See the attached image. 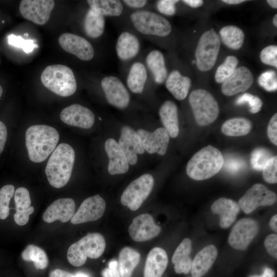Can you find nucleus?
Wrapping results in <instances>:
<instances>
[{
	"label": "nucleus",
	"instance_id": "obj_1",
	"mask_svg": "<svg viewBox=\"0 0 277 277\" xmlns=\"http://www.w3.org/2000/svg\"><path fill=\"white\" fill-rule=\"evenodd\" d=\"M59 138L58 131L52 127L45 125L29 127L25 139L30 160L34 163L44 161L56 148Z\"/></svg>",
	"mask_w": 277,
	"mask_h": 277
},
{
	"label": "nucleus",
	"instance_id": "obj_2",
	"mask_svg": "<svg viewBox=\"0 0 277 277\" xmlns=\"http://www.w3.org/2000/svg\"><path fill=\"white\" fill-rule=\"evenodd\" d=\"M75 160L73 148L68 144L61 143L56 147L47 162L45 173L49 184L60 188L68 182Z\"/></svg>",
	"mask_w": 277,
	"mask_h": 277
},
{
	"label": "nucleus",
	"instance_id": "obj_3",
	"mask_svg": "<svg viewBox=\"0 0 277 277\" xmlns=\"http://www.w3.org/2000/svg\"><path fill=\"white\" fill-rule=\"evenodd\" d=\"M224 161L221 151L215 147L208 145L193 155L187 165L186 173L193 180H206L221 170Z\"/></svg>",
	"mask_w": 277,
	"mask_h": 277
},
{
	"label": "nucleus",
	"instance_id": "obj_4",
	"mask_svg": "<svg viewBox=\"0 0 277 277\" xmlns=\"http://www.w3.org/2000/svg\"><path fill=\"white\" fill-rule=\"evenodd\" d=\"M41 80L45 87L61 96L72 95L76 90L74 73L65 65L56 64L47 66L42 73Z\"/></svg>",
	"mask_w": 277,
	"mask_h": 277
},
{
	"label": "nucleus",
	"instance_id": "obj_5",
	"mask_svg": "<svg viewBox=\"0 0 277 277\" xmlns=\"http://www.w3.org/2000/svg\"><path fill=\"white\" fill-rule=\"evenodd\" d=\"M106 243L99 233H90L72 244L67 251V260L75 267L83 265L87 258L97 259L104 253Z\"/></svg>",
	"mask_w": 277,
	"mask_h": 277
},
{
	"label": "nucleus",
	"instance_id": "obj_6",
	"mask_svg": "<svg viewBox=\"0 0 277 277\" xmlns=\"http://www.w3.org/2000/svg\"><path fill=\"white\" fill-rule=\"evenodd\" d=\"M189 102L198 125L207 126L217 118L218 103L208 91L202 89L193 90L189 95Z\"/></svg>",
	"mask_w": 277,
	"mask_h": 277
},
{
	"label": "nucleus",
	"instance_id": "obj_7",
	"mask_svg": "<svg viewBox=\"0 0 277 277\" xmlns=\"http://www.w3.org/2000/svg\"><path fill=\"white\" fill-rule=\"evenodd\" d=\"M130 19L135 28L144 34L164 37L171 31V25L167 19L150 11H135L130 15Z\"/></svg>",
	"mask_w": 277,
	"mask_h": 277
},
{
	"label": "nucleus",
	"instance_id": "obj_8",
	"mask_svg": "<svg viewBox=\"0 0 277 277\" xmlns=\"http://www.w3.org/2000/svg\"><path fill=\"white\" fill-rule=\"evenodd\" d=\"M220 46V38L213 28L201 35L195 50L196 64L200 70L207 71L212 69L216 61Z\"/></svg>",
	"mask_w": 277,
	"mask_h": 277
},
{
	"label": "nucleus",
	"instance_id": "obj_9",
	"mask_svg": "<svg viewBox=\"0 0 277 277\" xmlns=\"http://www.w3.org/2000/svg\"><path fill=\"white\" fill-rule=\"evenodd\" d=\"M154 186V179L148 173L133 181L125 189L121 202L132 211L137 210L150 194Z\"/></svg>",
	"mask_w": 277,
	"mask_h": 277
},
{
	"label": "nucleus",
	"instance_id": "obj_10",
	"mask_svg": "<svg viewBox=\"0 0 277 277\" xmlns=\"http://www.w3.org/2000/svg\"><path fill=\"white\" fill-rule=\"evenodd\" d=\"M276 195L265 185L257 183L248 189L239 200L240 208L247 214L259 206H271L276 201Z\"/></svg>",
	"mask_w": 277,
	"mask_h": 277
},
{
	"label": "nucleus",
	"instance_id": "obj_11",
	"mask_svg": "<svg viewBox=\"0 0 277 277\" xmlns=\"http://www.w3.org/2000/svg\"><path fill=\"white\" fill-rule=\"evenodd\" d=\"M259 231L258 222L250 218L239 220L233 226L228 236V243L233 248L245 250Z\"/></svg>",
	"mask_w": 277,
	"mask_h": 277
},
{
	"label": "nucleus",
	"instance_id": "obj_12",
	"mask_svg": "<svg viewBox=\"0 0 277 277\" xmlns=\"http://www.w3.org/2000/svg\"><path fill=\"white\" fill-rule=\"evenodd\" d=\"M55 2L52 0H23L19 8L25 18L43 25L49 20Z\"/></svg>",
	"mask_w": 277,
	"mask_h": 277
},
{
	"label": "nucleus",
	"instance_id": "obj_13",
	"mask_svg": "<svg viewBox=\"0 0 277 277\" xmlns=\"http://www.w3.org/2000/svg\"><path fill=\"white\" fill-rule=\"evenodd\" d=\"M105 208V202L100 195L88 197L82 202L72 217L71 223L79 224L96 221L103 215Z\"/></svg>",
	"mask_w": 277,
	"mask_h": 277
},
{
	"label": "nucleus",
	"instance_id": "obj_14",
	"mask_svg": "<svg viewBox=\"0 0 277 277\" xmlns=\"http://www.w3.org/2000/svg\"><path fill=\"white\" fill-rule=\"evenodd\" d=\"M101 86L110 104L120 109L128 106L130 94L119 78L114 76H105L101 81Z\"/></svg>",
	"mask_w": 277,
	"mask_h": 277
},
{
	"label": "nucleus",
	"instance_id": "obj_15",
	"mask_svg": "<svg viewBox=\"0 0 277 277\" xmlns=\"http://www.w3.org/2000/svg\"><path fill=\"white\" fill-rule=\"evenodd\" d=\"M161 231L160 227L155 224L153 217L148 213L134 218L128 228L130 238L135 242L150 240L158 235Z\"/></svg>",
	"mask_w": 277,
	"mask_h": 277
},
{
	"label": "nucleus",
	"instance_id": "obj_16",
	"mask_svg": "<svg viewBox=\"0 0 277 277\" xmlns=\"http://www.w3.org/2000/svg\"><path fill=\"white\" fill-rule=\"evenodd\" d=\"M58 43L65 51L75 55L81 60L89 61L94 56V49L91 44L79 35L69 33H63L60 36Z\"/></svg>",
	"mask_w": 277,
	"mask_h": 277
},
{
	"label": "nucleus",
	"instance_id": "obj_17",
	"mask_svg": "<svg viewBox=\"0 0 277 277\" xmlns=\"http://www.w3.org/2000/svg\"><path fill=\"white\" fill-rule=\"evenodd\" d=\"M137 133L141 138L144 150L148 153H157L161 155L166 153L169 142V135L164 128H158L152 132L140 129Z\"/></svg>",
	"mask_w": 277,
	"mask_h": 277
},
{
	"label": "nucleus",
	"instance_id": "obj_18",
	"mask_svg": "<svg viewBox=\"0 0 277 277\" xmlns=\"http://www.w3.org/2000/svg\"><path fill=\"white\" fill-rule=\"evenodd\" d=\"M60 118L64 123L83 129H89L93 125L95 117L88 108L74 104L65 108L60 114Z\"/></svg>",
	"mask_w": 277,
	"mask_h": 277
},
{
	"label": "nucleus",
	"instance_id": "obj_19",
	"mask_svg": "<svg viewBox=\"0 0 277 277\" xmlns=\"http://www.w3.org/2000/svg\"><path fill=\"white\" fill-rule=\"evenodd\" d=\"M118 143L125 154L129 164L132 165L136 164L137 154H142L145 152L139 135L128 126L122 128Z\"/></svg>",
	"mask_w": 277,
	"mask_h": 277
},
{
	"label": "nucleus",
	"instance_id": "obj_20",
	"mask_svg": "<svg viewBox=\"0 0 277 277\" xmlns=\"http://www.w3.org/2000/svg\"><path fill=\"white\" fill-rule=\"evenodd\" d=\"M252 72L246 67H240L227 80L222 83L221 90L227 96H232L248 90L252 85Z\"/></svg>",
	"mask_w": 277,
	"mask_h": 277
},
{
	"label": "nucleus",
	"instance_id": "obj_21",
	"mask_svg": "<svg viewBox=\"0 0 277 277\" xmlns=\"http://www.w3.org/2000/svg\"><path fill=\"white\" fill-rule=\"evenodd\" d=\"M75 205L70 198H61L54 201L45 211L43 220L51 223L56 220L66 223L71 220L75 213Z\"/></svg>",
	"mask_w": 277,
	"mask_h": 277
},
{
	"label": "nucleus",
	"instance_id": "obj_22",
	"mask_svg": "<svg viewBox=\"0 0 277 277\" xmlns=\"http://www.w3.org/2000/svg\"><path fill=\"white\" fill-rule=\"evenodd\" d=\"M105 149L109 160V173L115 175L126 173L129 170V164L118 143L114 139L109 138L105 142Z\"/></svg>",
	"mask_w": 277,
	"mask_h": 277
},
{
	"label": "nucleus",
	"instance_id": "obj_23",
	"mask_svg": "<svg viewBox=\"0 0 277 277\" xmlns=\"http://www.w3.org/2000/svg\"><path fill=\"white\" fill-rule=\"evenodd\" d=\"M211 210L213 214L219 215L220 226L227 228L235 221L240 208L234 201L221 197L212 204Z\"/></svg>",
	"mask_w": 277,
	"mask_h": 277
},
{
	"label": "nucleus",
	"instance_id": "obj_24",
	"mask_svg": "<svg viewBox=\"0 0 277 277\" xmlns=\"http://www.w3.org/2000/svg\"><path fill=\"white\" fill-rule=\"evenodd\" d=\"M217 256V250L213 245L201 249L192 261L191 273L192 277H202L212 266Z\"/></svg>",
	"mask_w": 277,
	"mask_h": 277
},
{
	"label": "nucleus",
	"instance_id": "obj_25",
	"mask_svg": "<svg viewBox=\"0 0 277 277\" xmlns=\"http://www.w3.org/2000/svg\"><path fill=\"white\" fill-rule=\"evenodd\" d=\"M168 262L166 252L160 247L152 249L147 256L144 268V277H161Z\"/></svg>",
	"mask_w": 277,
	"mask_h": 277
},
{
	"label": "nucleus",
	"instance_id": "obj_26",
	"mask_svg": "<svg viewBox=\"0 0 277 277\" xmlns=\"http://www.w3.org/2000/svg\"><path fill=\"white\" fill-rule=\"evenodd\" d=\"M192 243L188 238L184 239L175 249L172 257L174 270L177 274H188L191 269L192 259L190 254Z\"/></svg>",
	"mask_w": 277,
	"mask_h": 277
},
{
	"label": "nucleus",
	"instance_id": "obj_27",
	"mask_svg": "<svg viewBox=\"0 0 277 277\" xmlns=\"http://www.w3.org/2000/svg\"><path fill=\"white\" fill-rule=\"evenodd\" d=\"M159 115L164 128L170 136L176 137L179 133L177 108L172 101L167 100L161 106Z\"/></svg>",
	"mask_w": 277,
	"mask_h": 277
},
{
	"label": "nucleus",
	"instance_id": "obj_28",
	"mask_svg": "<svg viewBox=\"0 0 277 277\" xmlns=\"http://www.w3.org/2000/svg\"><path fill=\"white\" fill-rule=\"evenodd\" d=\"M140 48L139 40L133 34L124 31L118 36L116 51L121 60L126 61L132 58L137 54Z\"/></svg>",
	"mask_w": 277,
	"mask_h": 277
},
{
	"label": "nucleus",
	"instance_id": "obj_29",
	"mask_svg": "<svg viewBox=\"0 0 277 277\" xmlns=\"http://www.w3.org/2000/svg\"><path fill=\"white\" fill-rule=\"evenodd\" d=\"M165 85L176 99L181 101L188 95L191 80L189 77L182 75L179 71L173 70L167 77Z\"/></svg>",
	"mask_w": 277,
	"mask_h": 277
},
{
	"label": "nucleus",
	"instance_id": "obj_30",
	"mask_svg": "<svg viewBox=\"0 0 277 277\" xmlns=\"http://www.w3.org/2000/svg\"><path fill=\"white\" fill-rule=\"evenodd\" d=\"M141 259L140 253L135 249L125 247L118 255V267L122 277H131Z\"/></svg>",
	"mask_w": 277,
	"mask_h": 277
},
{
	"label": "nucleus",
	"instance_id": "obj_31",
	"mask_svg": "<svg viewBox=\"0 0 277 277\" xmlns=\"http://www.w3.org/2000/svg\"><path fill=\"white\" fill-rule=\"evenodd\" d=\"M146 61L154 81L157 84H162L167 76V70L163 53L157 50H152L148 54Z\"/></svg>",
	"mask_w": 277,
	"mask_h": 277
},
{
	"label": "nucleus",
	"instance_id": "obj_32",
	"mask_svg": "<svg viewBox=\"0 0 277 277\" xmlns=\"http://www.w3.org/2000/svg\"><path fill=\"white\" fill-rule=\"evenodd\" d=\"M147 79V73L144 65L135 62L131 66L127 78V84L131 92L138 94L143 92Z\"/></svg>",
	"mask_w": 277,
	"mask_h": 277
},
{
	"label": "nucleus",
	"instance_id": "obj_33",
	"mask_svg": "<svg viewBox=\"0 0 277 277\" xmlns=\"http://www.w3.org/2000/svg\"><path fill=\"white\" fill-rule=\"evenodd\" d=\"M104 16L90 9L86 13L84 20V29L90 37L97 38L102 35L105 29Z\"/></svg>",
	"mask_w": 277,
	"mask_h": 277
},
{
	"label": "nucleus",
	"instance_id": "obj_34",
	"mask_svg": "<svg viewBox=\"0 0 277 277\" xmlns=\"http://www.w3.org/2000/svg\"><path fill=\"white\" fill-rule=\"evenodd\" d=\"M251 127V123L248 119L235 117L225 121L222 126L221 131L227 136H240L248 134Z\"/></svg>",
	"mask_w": 277,
	"mask_h": 277
},
{
	"label": "nucleus",
	"instance_id": "obj_35",
	"mask_svg": "<svg viewBox=\"0 0 277 277\" xmlns=\"http://www.w3.org/2000/svg\"><path fill=\"white\" fill-rule=\"evenodd\" d=\"M90 9L103 16H118L123 12L122 2L117 0H88Z\"/></svg>",
	"mask_w": 277,
	"mask_h": 277
},
{
	"label": "nucleus",
	"instance_id": "obj_36",
	"mask_svg": "<svg viewBox=\"0 0 277 277\" xmlns=\"http://www.w3.org/2000/svg\"><path fill=\"white\" fill-rule=\"evenodd\" d=\"M219 33L222 41L227 47L238 50L242 46L245 34L239 27L233 25L226 26L223 27Z\"/></svg>",
	"mask_w": 277,
	"mask_h": 277
},
{
	"label": "nucleus",
	"instance_id": "obj_37",
	"mask_svg": "<svg viewBox=\"0 0 277 277\" xmlns=\"http://www.w3.org/2000/svg\"><path fill=\"white\" fill-rule=\"evenodd\" d=\"M22 259L31 261L37 269H45L48 265V259L45 251L34 245H29L22 253Z\"/></svg>",
	"mask_w": 277,
	"mask_h": 277
},
{
	"label": "nucleus",
	"instance_id": "obj_38",
	"mask_svg": "<svg viewBox=\"0 0 277 277\" xmlns=\"http://www.w3.org/2000/svg\"><path fill=\"white\" fill-rule=\"evenodd\" d=\"M239 63L238 58L233 55L226 57L224 62L216 69L214 78L218 83H223L233 74Z\"/></svg>",
	"mask_w": 277,
	"mask_h": 277
},
{
	"label": "nucleus",
	"instance_id": "obj_39",
	"mask_svg": "<svg viewBox=\"0 0 277 277\" xmlns=\"http://www.w3.org/2000/svg\"><path fill=\"white\" fill-rule=\"evenodd\" d=\"M15 192L13 185L8 184L0 189V219L5 220L9 214V203Z\"/></svg>",
	"mask_w": 277,
	"mask_h": 277
},
{
	"label": "nucleus",
	"instance_id": "obj_40",
	"mask_svg": "<svg viewBox=\"0 0 277 277\" xmlns=\"http://www.w3.org/2000/svg\"><path fill=\"white\" fill-rule=\"evenodd\" d=\"M271 157L270 152L267 149L263 148H256L251 154V165L256 170H262L267 161Z\"/></svg>",
	"mask_w": 277,
	"mask_h": 277
},
{
	"label": "nucleus",
	"instance_id": "obj_41",
	"mask_svg": "<svg viewBox=\"0 0 277 277\" xmlns=\"http://www.w3.org/2000/svg\"><path fill=\"white\" fill-rule=\"evenodd\" d=\"M248 103L250 110L252 113H256L260 111L263 105L262 100L256 95L245 93L236 99L235 103L237 105H242Z\"/></svg>",
	"mask_w": 277,
	"mask_h": 277
},
{
	"label": "nucleus",
	"instance_id": "obj_42",
	"mask_svg": "<svg viewBox=\"0 0 277 277\" xmlns=\"http://www.w3.org/2000/svg\"><path fill=\"white\" fill-rule=\"evenodd\" d=\"M258 81L259 85L267 91H274L277 89L276 74L273 70L263 72Z\"/></svg>",
	"mask_w": 277,
	"mask_h": 277
},
{
	"label": "nucleus",
	"instance_id": "obj_43",
	"mask_svg": "<svg viewBox=\"0 0 277 277\" xmlns=\"http://www.w3.org/2000/svg\"><path fill=\"white\" fill-rule=\"evenodd\" d=\"M263 177L267 183L275 184L277 182V156L270 157L263 168Z\"/></svg>",
	"mask_w": 277,
	"mask_h": 277
},
{
	"label": "nucleus",
	"instance_id": "obj_44",
	"mask_svg": "<svg viewBox=\"0 0 277 277\" xmlns=\"http://www.w3.org/2000/svg\"><path fill=\"white\" fill-rule=\"evenodd\" d=\"M8 42L9 45L22 49L26 53L32 52L38 45L32 39H24L21 36L13 34L8 36Z\"/></svg>",
	"mask_w": 277,
	"mask_h": 277
},
{
	"label": "nucleus",
	"instance_id": "obj_45",
	"mask_svg": "<svg viewBox=\"0 0 277 277\" xmlns=\"http://www.w3.org/2000/svg\"><path fill=\"white\" fill-rule=\"evenodd\" d=\"M15 210L25 209L31 206V201L28 189L25 187H19L14 192Z\"/></svg>",
	"mask_w": 277,
	"mask_h": 277
},
{
	"label": "nucleus",
	"instance_id": "obj_46",
	"mask_svg": "<svg viewBox=\"0 0 277 277\" xmlns=\"http://www.w3.org/2000/svg\"><path fill=\"white\" fill-rule=\"evenodd\" d=\"M260 59L265 64L277 67V46L270 45L265 47L260 53Z\"/></svg>",
	"mask_w": 277,
	"mask_h": 277
},
{
	"label": "nucleus",
	"instance_id": "obj_47",
	"mask_svg": "<svg viewBox=\"0 0 277 277\" xmlns=\"http://www.w3.org/2000/svg\"><path fill=\"white\" fill-rule=\"evenodd\" d=\"M179 2L176 0H161L157 2L156 7L161 13L171 16L175 13V4Z\"/></svg>",
	"mask_w": 277,
	"mask_h": 277
},
{
	"label": "nucleus",
	"instance_id": "obj_48",
	"mask_svg": "<svg viewBox=\"0 0 277 277\" xmlns=\"http://www.w3.org/2000/svg\"><path fill=\"white\" fill-rule=\"evenodd\" d=\"M223 166L229 172L235 173L244 168L245 163L242 159L230 157L227 158L226 161H224Z\"/></svg>",
	"mask_w": 277,
	"mask_h": 277
},
{
	"label": "nucleus",
	"instance_id": "obj_49",
	"mask_svg": "<svg viewBox=\"0 0 277 277\" xmlns=\"http://www.w3.org/2000/svg\"><path fill=\"white\" fill-rule=\"evenodd\" d=\"M15 210L16 212L13 217L14 220L18 225L23 226L28 222L29 215L33 213L34 208L30 206L27 209Z\"/></svg>",
	"mask_w": 277,
	"mask_h": 277
},
{
	"label": "nucleus",
	"instance_id": "obj_50",
	"mask_svg": "<svg viewBox=\"0 0 277 277\" xmlns=\"http://www.w3.org/2000/svg\"><path fill=\"white\" fill-rule=\"evenodd\" d=\"M264 246L268 253L275 259L277 258V235H268L264 241Z\"/></svg>",
	"mask_w": 277,
	"mask_h": 277
},
{
	"label": "nucleus",
	"instance_id": "obj_51",
	"mask_svg": "<svg viewBox=\"0 0 277 277\" xmlns=\"http://www.w3.org/2000/svg\"><path fill=\"white\" fill-rule=\"evenodd\" d=\"M267 135L270 142L277 145V114L270 118L267 127Z\"/></svg>",
	"mask_w": 277,
	"mask_h": 277
},
{
	"label": "nucleus",
	"instance_id": "obj_52",
	"mask_svg": "<svg viewBox=\"0 0 277 277\" xmlns=\"http://www.w3.org/2000/svg\"><path fill=\"white\" fill-rule=\"evenodd\" d=\"M102 275L103 277H122L118 262L115 260H111L108 264V267L102 271Z\"/></svg>",
	"mask_w": 277,
	"mask_h": 277
},
{
	"label": "nucleus",
	"instance_id": "obj_53",
	"mask_svg": "<svg viewBox=\"0 0 277 277\" xmlns=\"http://www.w3.org/2000/svg\"><path fill=\"white\" fill-rule=\"evenodd\" d=\"M49 277H90L89 274L84 272L71 273L65 270L56 269L51 271Z\"/></svg>",
	"mask_w": 277,
	"mask_h": 277
},
{
	"label": "nucleus",
	"instance_id": "obj_54",
	"mask_svg": "<svg viewBox=\"0 0 277 277\" xmlns=\"http://www.w3.org/2000/svg\"><path fill=\"white\" fill-rule=\"evenodd\" d=\"M7 137V130L6 125L0 121V154L3 152Z\"/></svg>",
	"mask_w": 277,
	"mask_h": 277
},
{
	"label": "nucleus",
	"instance_id": "obj_55",
	"mask_svg": "<svg viewBox=\"0 0 277 277\" xmlns=\"http://www.w3.org/2000/svg\"><path fill=\"white\" fill-rule=\"evenodd\" d=\"M123 2L129 7L134 8L143 7L147 2L146 0H124Z\"/></svg>",
	"mask_w": 277,
	"mask_h": 277
},
{
	"label": "nucleus",
	"instance_id": "obj_56",
	"mask_svg": "<svg viewBox=\"0 0 277 277\" xmlns=\"http://www.w3.org/2000/svg\"><path fill=\"white\" fill-rule=\"evenodd\" d=\"M183 2L192 8L199 7L203 4V1L202 0H184Z\"/></svg>",
	"mask_w": 277,
	"mask_h": 277
},
{
	"label": "nucleus",
	"instance_id": "obj_57",
	"mask_svg": "<svg viewBox=\"0 0 277 277\" xmlns=\"http://www.w3.org/2000/svg\"><path fill=\"white\" fill-rule=\"evenodd\" d=\"M274 271L270 268L265 267L264 272L261 275H252L249 277H274Z\"/></svg>",
	"mask_w": 277,
	"mask_h": 277
},
{
	"label": "nucleus",
	"instance_id": "obj_58",
	"mask_svg": "<svg viewBox=\"0 0 277 277\" xmlns=\"http://www.w3.org/2000/svg\"><path fill=\"white\" fill-rule=\"evenodd\" d=\"M277 215H273L270 220L269 226L271 229L274 232L277 231Z\"/></svg>",
	"mask_w": 277,
	"mask_h": 277
},
{
	"label": "nucleus",
	"instance_id": "obj_59",
	"mask_svg": "<svg viewBox=\"0 0 277 277\" xmlns=\"http://www.w3.org/2000/svg\"><path fill=\"white\" fill-rule=\"evenodd\" d=\"M222 2L228 4L235 5V4H239L242 3L244 2H245V1H244V0H223Z\"/></svg>",
	"mask_w": 277,
	"mask_h": 277
},
{
	"label": "nucleus",
	"instance_id": "obj_60",
	"mask_svg": "<svg viewBox=\"0 0 277 277\" xmlns=\"http://www.w3.org/2000/svg\"><path fill=\"white\" fill-rule=\"evenodd\" d=\"M267 2L270 5V6H271V7L274 9H276L277 1L276 0H268Z\"/></svg>",
	"mask_w": 277,
	"mask_h": 277
},
{
	"label": "nucleus",
	"instance_id": "obj_61",
	"mask_svg": "<svg viewBox=\"0 0 277 277\" xmlns=\"http://www.w3.org/2000/svg\"><path fill=\"white\" fill-rule=\"evenodd\" d=\"M273 25L275 27L277 26V15L276 14H275L273 18Z\"/></svg>",
	"mask_w": 277,
	"mask_h": 277
},
{
	"label": "nucleus",
	"instance_id": "obj_62",
	"mask_svg": "<svg viewBox=\"0 0 277 277\" xmlns=\"http://www.w3.org/2000/svg\"><path fill=\"white\" fill-rule=\"evenodd\" d=\"M3 88L2 87V86L0 85V97H1L2 95V93H3Z\"/></svg>",
	"mask_w": 277,
	"mask_h": 277
},
{
	"label": "nucleus",
	"instance_id": "obj_63",
	"mask_svg": "<svg viewBox=\"0 0 277 277\" xmlns=\"http://www.w3.org/2000/svg\"><path fill=\"white\" fill-rule=\"evenodd\" d=\"M192 64H196V61L195 60L192 61Z\"/></svg>",
	"mask_w": 277,
	"mask_h": 277
}]
</instances>
